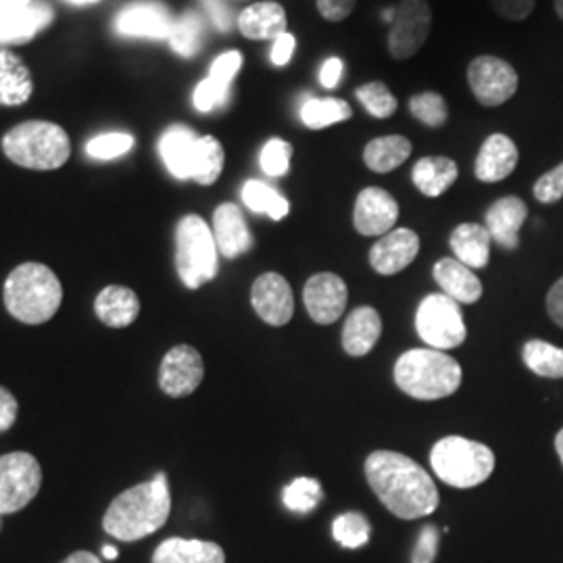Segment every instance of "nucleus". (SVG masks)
Here are the masks:
<instances>
[{
  "mask_svg": "<svg viewBox=\"0 0 563 563\" xmlns=\"http://www.w3.org/2000/svg\"><path fill=\"white\" fill-rule=\"evenodd\" d=\"M555 449H558V453H560V460L563 463V428L560 430V434L555 437Z\"/></svg>",
  "mask_w": 563,
  "mask_h": 563,
  "instance_id": "55",
  "label": "nucleus"
},
{
  "mask_svg": "<svg viewBox=\"0 0 563 563\" xmlns=\"http://www.w3.org/2000/svg\"><path fill=\"white\" fill-rule=\"evenodd\" d=\"M355 97L360 99L365 111L378 120H388L399 109V102L395 95L388 90L384 81H367L355 90Z\"/></svg>",
  "mask_w": 563,
  "mask_h": 563,
  "instance_id": "37",
  "label": "nucleus"
},
{
  "mask_svg": "<svg viewBox=\"0 0 563 563\" xmlns=\"http://www.w3.org/2000/svg\"><path fill=\"white\" fill-rule=\"evenodd\" d=\"M430 463L444 484L474 488L490 478L495 470V453L486 444L463 437H444L432 446Z\"/></svg>",
  "mask_w": 563,
  "mask_h": 563,
  "instance_id": "7",
  "label": "nucleus"
},
{
  "mask_svg": "<svg viewBox=\"0 0 563 563\" xmlns=\"http://www.w3.org/2000/svg\"><path fill=\"white\" fill-rule=\"evenodd\" d=\"M316 4H318V11L323 20L339 23L355 11L357 0H316Z\"/></svg>",
  "mask_w": 563,
  "mask_h": 563,
  "instance_id": "46",
  "label": "nucleus"
},
{
  "mask_svg": "<svg viewBox=\"0 0 563 563\" xmlns=\"http://www.w3.org/2000/svg\"><path fill=\"white\" fill-rule=\"evenodd\" d=\"M205 378V365L201 353L195 346L178 344L174 346L159 367V386L167 397L181 399L192 395Z\"/></svg>",
  "mask_w": 563,
  "mask_h": 563,
  "instance_id": "13",
  "label": "nucleus"
},
{
  "mask_svg": "<svg viewBox=\"0 0 563 563\" xmlns=\"http://www.w3.org/2000/svg\"><path fill=\"white\" fill-rule=\"evenodd\" d=\"M332 534H334L336 543L342 544L344 549H360L369 541L372 526L362 514L349 511L334 520Z\"/></svg>",
  "mask_w": 563,
  "mask_h": 563,
  "instance_id": "38",
  "label": "nucleus"
},
{
  "mask_svg": "<svg viewBox=\"0 0 563 563\" xmlns=\"http://www.w3.org/2000/svg\"><path fill=\"white\" fill-rule=\"evenodd\" d=\"M365 478L380 504L401 520L437 511L441 495L420 463L395 451H376L365 460Z\"/></svg>",
  "mask_w": 563,
  "mask_h": 563,
  "instance_id": "1",
  "label": "nucleus"
},
{
  "mask_svg": "<svg viewBox=\"0 0 563 563\" xmlns=\"http://www.w3.org/2000/svg\"><path fill=\"white\" fill-rule=\"evenodd\" d=\"M290 159H292V144L282 139L265 142L260 155L262 169L269 178L286 176L290 169Z\"/></svg>",
  "mask_w": 563,
  "mask_h": 563,
  "instance_id": "42",
  "label": "nucleus"
},
{
  "mask_svg": "<svg viewBox=\"0 0 563 563\" xmlns=\"http://www.w3.org/2000/svg\"><path fill=\"white\" fill-rule=\"evenodd\" d=\"M349 299L346 284L341 276L323 272L311 276L305 290H302V301L307 307V313L311 320L320 325H330V323L341 320Z\"/></svg>",
  "mask_w": 563,
  "mask_h": 563,
  "instance_id": "14",
  "label": "nucleus"
},
{
  "mask_svg": "<svg viewBox=\"0 0 563 563\" xmlns=\"http://www.w3.org/2000/svg\"><path fill=\"white\" fill-rule=\"evenodd\" d=\"M434 280L439 282L444 295L453 301L472 305L483 297V282L478 280V276L467 265L457 260L446 257L437 263Z\"/></svg>",
  "mask_w": 563,
  "mask_h": 563,
  "instance_id": "27",
  "label": "nucleus"
},
{
  "mask_svg": "<svg viewBox=\"0 0 563 563\" xmlns=\"http://www.w3.org/2000/svg\"><path fill=\"white\" fill-rule=\"evenodd\" d=\"M518 146L505 134H490L476 157L474 174L481 181H501L514 174L518 165Z\"/></svg>",
  "mask_w": 563,
  "mask_h": 563,
  "instance_id": "23",
  "label": "nucleus"
},
{
  "mask_svg": "<svg viewBox=\"0 0 563 563\" xmlns=\"http://www.w3.org/2000/svg\"><path fill=\"white\" fill-rule=\"evenodd\" d=\"M439 543H441V534L434 526H423L418 543L413 547V555L411 563H432L437 560L439 553Z\"/></svg>",
  "mask_w": 563,
  "mask_h": 563,
  "instance_id": "44",
  "label": "nucleus"
},
{
  "mask_svg": "<svg viewBox=\"0 0 563 563\" xmlns=\"http://www.w3.org/2000/svg\"><path fill=\"white\" fill-rule=\"evenodd\" d=\"M395 383L418 401H439L457 393L462 365L437 349H411L395 365Z\"/></svg>",
  "mask_w": 563,
  "mask_h": 563,
  "instance_id": "5",
  "label": "nucleus"
},
{
  "mask_svg": "<svg viewBox=\"0 0 563 563\" xmlns=\"http://www.w3.org/2000/svg\"><path fill=\"white\" fill-rule=\"evenodd\" d=\"M42 467L32 453L15 451L0 457V516L15 514L41 493Z\"/></svg>",
  "mask_w": 563,
  "mask_h": 563,
  "instance_id": "10",
  "label": "nucleus"
},
{
  "mask_svg": "<svg viewBox=\"0 0 563 563\" xmlns=\"http://www.w3.org/2000/svg\"><path fill=\"white\" fill-rule=\"evenodd\" d=\"M236 25L249 41H276L288 32V18L278 2H255L242 11Z\"/></svg>",
  "mask_w": 563,
  "mask_h": 563,
  "instance_id": "24",
  "label": "nucleus"
},
{
  "mask_svg": "<svg viewBox=\"0 0 563 563\" xmlns=\"http://www.w3.org/2000/svg\"><path fill=\"white\" fill-rule=\"evenodd\" d=\"M202 7L207 11V15L216 23V27L220 32H230L234 25V15L230 11V7L223 0H202Z\"/></svg>",
  "mask_w": 563,
  "mask_h": 563,
  "instance_id": "47",
  "label": "nucleus"
},
{
  "mask_svg": "<svg viewBox=\"0 0 563 563\" xmlns=\"http://www.w3.org/2000/svg\"><path fill=\"white\" fill-rule=\"evenodd\" d=\"M53 20H55V11L44 0H34L27 7L0 13V48L36 38L44 27L53 23Z\"/></svg>",
  "mask_w": 563,
  "mask_h": 563,
  "instance_id": "19",
  "label": "nucleus"
},
{
  "mask_svg": "<svg viewBox=\"0 0 563 563\" xmlns=\"http://www.w3.org/2000/svg\"><path fill=\"white\" fill-rule=\"evenodd\" d=\"M383 334V320L374 307L355 309L342 328V346L351 357L367 355Z\"/></svg>",
  "mask_w": 563,
  "mask_h": 563,
  "instance_id": "26",
  "label": "nucleus"
},
{
  "mask_svg": "<svg viewBox=\"0 0 563 563\" xmlns=\"http://www.w3.org/2000/svg\"><path fill=\"white\" fill-rule=\"evenodd\" d=\"M242 201L253 213L269 216L274 222L284 220L290 211V205L280 192L260 180H249L242 186Z\"/></svg>",
  "mask_w": 563,
  "mask_h": 563,
  "instance_id": "33",
  "label": "nucleus"
},
{
  "mask_svg": "<svg viewBox=\"0 0 563 563\" xmlns=\"http://www.w3.org/2000/svg\"><path fill=\"white\" fill-rule=\"evenodd\" d=\"M555 11H558V15H560L563 21V0H555Z\"/></svg>",
  "mask_w": 563,
  "mask_h": 563,
  "instance_id": "56",
  "label": "nucleus"
},
{
  "mask_svg": "<svg viewBox=\"0 0 563 563\" xmlns=\"http://www.w3.org/2000/svg\"><path fill=\"white\" fill-rule=\"evenodd\" d=\"M411 151H413V146L405 136H399V134L380 136L365 146L363 162L376 174H388L407 162Z\"/></svg>",
  "mask_w": 563,
  "mask_h": 563,
  "instance_id": "32",
  "label": "nucleus"
},
{
  "mask_svg": "<svg viewBox=\"0 0 563 563\" xmlns=\"http://www.w3.org/2000/svg\"><path fill=\"white\" fill-rule=\"evenodd\" d=\"M490 234L481 223H462L451 234V249L457 262L470 269H483L490 262Z\"/></svg>",
  "mask_w": 563,
  "mask_h": 563,
  "instance_id": "30",
  "label": "nucleus"
},
{
  "mask_svg": "<svg viewBox=\"0 0 563 563\" xmlns=\"http://www.w3.org/2000/svg\"><path fill=\"white\" fill-rule=\"evenodd\" d=\"M537 201L544 202V205H551V202L562 201L563 199V163L558 165L555 169L547 172L544 176H541L534 188H532Z\"/></svg>",
  "mask_w": 563,
  "mask_h": 563,
  "instance_id": "43",
  "label": "nucleus"
},
{
  "mask_svg": "<svg viewBox=\"0 0 563 563\" xmlns=\"http://www.w3.org/2000/svg\"><path fill=\"white\" fill-rule=\"evenodd\" d=\"M409 111L416 120L422 121L428 128H441L449 120L446 102L439 92H422L411 97Z\"/></svg>",
  "mask_w": 563,
  "mask_h": 563,
  "instance_id": "40",
  "label": "nucleus"
},
{
  "mask_svg": "<svg viewBox=\"0 0 563 563\" xmlns=\"http://www.w3.org/2000/svg\"><path fill=\"white\" fill-rule=\"evenodd\" d=\"M153 563H225V553L211 541L174 537L155 549Z\"/></svg>",
  "mask_w": 563,
  "mask_h": 563,
  "instance_id": "29",
  "label": "nucleus"
},
{
  "mask_svg": "<svg viewBox=\"0 0 563 563\" xmlns=\"http://www.w3.org/2000/svg\"><path fill=\"white\" fill-rule=\"evenodd\" d=\"M95 311L104 325L128 328L136 322L141 313V299L132 288L113 284L99 292L95 301Z\"/></svg>",
  "mask_w": 563,
  "mask_h": 563,
  "instance_id": "25",
  "label": "nucleus"
},
{
  "mask_svg": "<svg viewBox=\"0 0 563 563\" xmlns=\"http://www.w3.org/2000/svg\"><path fill=\"white\" fill-rule=\"evenodd\" d=\"M242 55L239 51H228L213 60L211 71L195 90V107L201 113H211L213 109L223 107L230 97V86L241 71Z\"/></svg>",
  "mask_w": 563,
  "mask_h": 563,
  "instance_id": "20",
  "label": "nucleus"
},
{
  "mask_svg": "<svg viewBox=\"0 0 563 563\" xmlns=\"http://www.w3.org/2000/svg\"><path fill=\"white\" fill-rule=\"evenodd\" d=\"M34 92V80L20 55L0 48V104L18 107Z\"/></svg>",
  "mask_w": 563,
  "mask_h": 563,
  "instance_id": "28",
  "label": "nucleus"
},
{
  "mask_svg": "<svg viewBox=\"0 0 563 563\" xmlns=\"http://www.w3.org/2000/svg\"><path fill=\"white\" fill-rule=\"evenodd\" d=\"M399 220V205L390 192L369 186L363 188L355 202L353 223L362 236H384Z\"/></svg>",
  "mask_w": 563,
  "mask_h": 563,
  "instance_id": "17",
  "label": "nucleus"
},
{
  "mask_svg": "<svg viewBox=\"0 0 563 563\" xmlns=\"http://www.w3.org/2000/svg\"><path fill=\"white\" fill-rule=\"evenodd\" d=\"M493 9L509 21H522L534 11L537 0H490Z\"/></svg>",
  "mask_w": 563,
  "mask_h": 563,
  "instance_id": "45",
  "label": "nucleus"
},
{
  "mask_svg": "<svg viewBox=\"0 0 563 563\" xmlns=\"http://www.w3.org/2000/svg\"><path fill=\"white\" fill-rule=\"evenodd\" d=\"M134 146V136L125 134V132H109V134H101L95 136L92 141L86 144V153L92 159H101V162H109L125 155L130 148Z\"/></svg>",
  "mask_w": 563,
  "mask_h": 563,
  "instance_id": "41",
  "label": "nucleus"
},
{
  "mask_svg": "<svg viewBox=\"0 0 563 563\" xmlns=\"http://www.w3.org/2000/svg\"><path fill=\"white\" fill-rule=\"evenodd\" d=\"M213 230L199 216L181 218L176 228V269L186 288L197 290L218 276Z\"/></svg>",
  "mask_w": 563,
  "mask_h": 563,
  "instance_id": "8",
  "label": "nucleus"
},
{
  "mask_svg": "<svg viewBox=\"0 0 563 563\" xmlns=\"http://www.w3.org/2000/svg\"><path fill=\"white\" fill-rule=\"evenodd\" d=\"M457 176V163L449 157H423L413 167L416 188L430 199L444 195L455 184Z\"/></svg>",
  "mask_w": 563,
  "mask_h": 563,
  "instance_id": "31",
  "label": "nucleus"
},
{
  "mask_svg": "<svg viewBox=\"0 0 563 563\" xmlns=\"http://www.w3.org/2000/svg\"><path fill=\"white\" fill-rule=\"evenodd\" d=\"M416 330L422 336V341L437 351L457 349L467 336L460 302L453 301L444 292L428 295L420 302L416 316Z\"/></svg>",
  "mask_w": 563,
  "mask_h": 563,
  "instance_id": "9",
  "label": "nucleus"
},
{
  "mask_svg": "<svg viewBox=\"0 0 563 563\" xmlns=\"http://www.w3.org/2000/svg\"><path fill=\"white\" fill-rule=\"evenodd\" d=\"M102 555H104V560H118L120 551H118L115 547H109V544H104V547H102Z\"/></svg>",
  "mask_w": 563,
  "mask_h": 563,
  "instance_id": "54",
  "label": "nucleus"
},
{
  "mask_svg": "<svg viewBox=\"0 0 563 563\" xmlns=\"http://www.w3.org/2000/svg\"><path fill=\"white\" fill-rule=\"evenodd\" d=\"M523 363L530 372L543 378H563V349L544 341L523 344Z\"/></svg>",
  "mask_w": 563,
  "mask_h": 563,
  "instance_id": "36",
  "label": "nucleus"
},
{
  "mask_svg": "<svg viewBox=\"0 0 563 563\" xmlns=\"http://www.w3.org/2000/svg\"><path fill=\"white\" fill-rule=\"evenodd\" d=\"M528 218V207L518 197H504L493 202L486 211V230L490 239L501 244L507 251L518 249L520 244V230Z\"/></svg>",
  "mask_w": 563,
  "mask_h": 563,
  "instance_id": "22",
  "label": "nucleus"
},
{
  "mask_svg": "<svg viewBox=\"0 0 563 563\" xmlns=\"http://www.w3.org/2000/svg\"><path fill=\"white\" fill-rule=\"evenodd\" d=\"M34 0H0V13H4V11H15V9H21V7H27V4H32Z\"/></svg>",
  "mask_w": 563,
  "mask_h": 563,
  "instance_id": "53",
  "label": "nucleus"
},
{
  "mask_svg": "<svg viewBox=\"0 0 563 563\" xmlns=\"http://www.w3.org/2000/svg\"><path fill=\"white\" fill-rule=\"evenodd\" d=\"M420 253V236L409 230L399 228L384 234L380 241L376 242L369 251V263L372 267L383 276H395L409 267Z\"/></svg>",
  "mask_w": 563,
  "mask_h": 563,
  "instance_id": "18",
  "label": "nucleus"
},
{
  "mask_svg": "<svg viewBox=\"0 0 563 563\" xmlns=\"http://www.w3.org/2000/svg\"><path fill=\"white\" fill-rule=\"evenodd\" d=\"M322 497V484L313 478H297L284 488V505L295 514L313 511Z\"/></svg>",
  "mask_w": 563,
  "mask_h": 563,
  "instance_id": "39",
  "label": "nucleus"
},
{
  "mask_svg": "<svg viewBox=\"0 0 563 563\" xmlns=\"http://www.w3.org/2000/svg\"><path fill=\"white\" fill-rule=\"evenodd\" d=\"M18 399L4 386H0V432H9L13 428L18 420Z\"/></svg>",
  "mask_w": 563,
  "mask_h": 563,
  "instance_id": "48",
  "label": "nucleus"
},
{
  "mask_svg": "<svg viewBox=\"0 0 563 563\" xmlns=\"http://www.w3.org/2000/svg\"><path fill=\"white\" fill-rule=\"evenodd\" d=\"M67 2H74V4H92V2H99V0H67Z\"/></svg>",
  "mask_w": 563,
  "mask_h": 563,
  "instance_id": "57",
  "label": "nucleus"
},
{
  "mask_svg": "<svg viewBox=\"0 0 563 563\" xmlns=\"http://www.w3.org/2000/svg\"><path fill=\"white\" fill-rule=\"evenodd\" d=\"M60 301L59 278L42 263H21L4 282V307L20 322L38 325L53 320Z\"/></svg>",
  "mask_w": 563,
  "mask_h": 563,
  "instance_id": "3",
  "label": "nucleus"
},
{
  "mask_svg": "<svg viewBox=\"0 0 563 563\" xmlns=\"http://www.w3.org/2000/svg\"><path fill=\"white\" fill-rule=\"evenodd\" d=\"M547 311L551 320L563 328V278L555 282L547 295Z\"/></svg>",
  "mask_w": 563,
  "mask_h": 563,
  "instance_id": "50",
  "label": "nucleus"
},
{
  "mask_svg": "<svg viewBox=\"0 0 563 563\" xmlns=\"http://www.w3.org/2000/svg\"><path fill=\"white\" fill-rule=\"evenodd\" d=\"M202 36H205V23L201 15L195 11H186L181 18L174 20L167 41L174 48V53L190 59L201 51Z\"/></svg>",
  "mask_w": 563,
  "mask_h": 563,
  "instance_id": "35",
  "label": "nucleus"
},
{
  "mask_svg": "<svg viewBox=\"0 0 563 563\" xmlns=\"http://www.w3.org/2000/svg\"><path fill=\"white\" fill-rule=\"evenodd\" d=\"M4 155L25 169H59L71 155L67 132L51 121H25L11 128L2 139Z\"/></svg>",
  "mask_w": 563,
  "mask_h": 563,
  "instance_id": "6",
  "label": "nucleus"
},
{
  "mask_svg": "<svg viewBox=\"0 0 563 563\" xmlns=\"http://www.w3.org/2000/svg\"><path fill=\"white\" fill-rule=\"evenodd\" d=\"M342 78V60L332 57V59L325 60L322 65V71H320V81H322L323 88L332 90L341 84Z\"/></svg>",
  "mask_w": 563,
  "mask_h": 563,
  "instance_id": "51",
  "label": "nucleus"
},
{
  "mask_svg": "<svg viewBox=\"0 0 563 563\" xmlns=\"http://www.w3.org/2000/svg\"><path fill=\"white\" fill-rule=\"evenodd\" d=\"M213 239L218 251L228 260H236L251 251L253 236L244 222L241 207L234 202H223L213 213Z\"/></svg>",
  "mask_w": 563,
  "mask_h": 563,
  "instance_id": "21",
  "label": "nucleus"
},
{
  "mask_svg": "<svg viewBox=\"0 0 563 563\" xmlns=\"http://www.w3.org/2000/svg\"><path fill=\"white\" fill-rule=\"evenodd\" d=\"M351 104L342 99H309L301 107V121L309 130H323L334 123L351 120Z\"/></svg>",
  "mask_w": 563,
  "mask_h": 563,
  "instance_id": "34",
  "label": "nucleus"
},
{
  "mask_svg": "<svg viewBox=\"0 0 563 563\" xmlns=\"http://www.w3.org/2000/svg\"><path fill=\"white\" fill-rule=\"evenodd\" d=\"M172 514L167 476L159 472L153 481L132 486L118 495L104 511L102 528L109 537L134 543L162 530Z\"/></svg>",
  "mask_w": 563,
  "mask_h": 563,
  "instance_id": "2",
  "label": "nucleus"
},
{
  "mask_svg": "<svg viewBox=\"0 0 563 563\" xmlns=\"http://www.w3.org/2000/svg\"><path fill=\"white\" fill-rule=\"evenodd\" d=\"M467 84L476 101L484 107H499L518 90V71L499 57H476L467 65Z\"/></svg>",
  "mask_w": 563,
  "mask_h": 563,
  "instance_id": "12",
  "label": "nucleus"
},
{
  "mask_svg": "<svg viewBox=\"0 0 563 563\" xmlns=\"http://www.w3.org/2000/svg\"><path fill=\"white\" fill-rule=\"evenodd\" d=\"M432 30V9L428 0H399L388 32V51L397 60L420 53Z\"/></svg>",
  "mask_w": 563,
  "mask_h": 563,
  "instance_id": "11",
  "label": "nucleus"
},
{
  "mask_svg": "<svg viewBox=\"0 0 563 563\" xmlns=\"http://www.w3.org/2000/svg\"><path fill=\"white\" fill-rule=\"evenodd\" d=\"M295 46H297V41H295V36L292 34H282L278 36L276 41H274V46H272V63L276 65V67H284V65H288L290 59H292V53H295Z\"/></svg>",
  "mask_w": 563,
  "mask_h": 563,
  "instance_id": "49",
  "label": "nucleus"
},
{
  "mask_svg": "<svg viewBox=\"0 0 563 563\" xmlns=\"http://www.w3.org/2000/svg\"><path fill=\"white\" fill-rule=\"evenodd\" d=\"M251 302L257 316L269 325H286L295 316L292 288L276 272H267L255 280L251 288Z\"/></svg>",
  "mask_w": 563,
  "mask_h": 563,
  "instance_id": "16",
  "label": "nucleus"
},
{
  "mask_svg": "<svg viewBox=\"0 0 563 563\" xmlns=\"http://www.w3.org/2000/svg\"><path fill=\"white\" fill-rule=\"evenodd\" d=\"M159 155L167 172L178 180H195L211 186L222 176V142L213 136H197L186 125H172L159 141Z\"/></svg>",
  "mask_w": 563,
  "mask_h": 563,
  "instance_id": "4",
  "label": "nucleus"
},
{
  "mask_svg": "<svg viewBox=\"0 0 563 563\" xmlns=\"http://www.w3.org/2000/svg\"><path fill=\"white\" fill-rule=\"evenodd\" d=\"M172 13L162 2L153 0H139L121 9L115 30L120 36L128 38H155L163 41L169 38L172 32Z\"/></svg>",
  "mask_w": 563,
  "mask_h": 563,
  "instance_id": "15",
  "label": "nucleus"
},
{
  "mask_svg": "<svg viewBox=\"0 0 563 563\" xmlns=\"http://www.w3.org/2000/svg\"><path fill=\"white\" fill-rule=\"evenodd\" d=\"M60 563H102L99 555L90 553V551H76L71 553L67 560H63Z\"/></svg>",
  "mask_w": 563,
  "mask_h": 563,
  "instance_id": "52",
  "label": "nucleus"
}]
</instances>
